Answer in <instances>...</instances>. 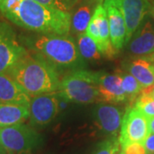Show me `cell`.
I'll return each mask as SVG.
<instances>
[{
  "instance_id": "6da1fadb",
  "label": "cell",
  "mask_w": 154,
  "mask_h": 154,
  "mask_svg": "<svg viewBox=\"0 0 154 154\" xmlns=\"http://www.w3.org/2000/svg\"><path fill=\"white\" fill-rule=\"evenodd\" d=\"M0 13L22 28L43 34L68 35L71 15L34 0H0Z\"/></svg>"
},
{
  "instance_id": "7a4b0ae2",
  "label": "cell",
  "mask_w": 154,
  "mask_h": 154,
  "mask_svg": "<svg viewBox=\"0 0 154 154\" xmlns=\"http://www.w3.org/2000/svg\"><path fill=\"white\" fill-rule=\"evenodd\" d=\"M31 97L57 92L60 78L56 68L40 55L28 51L6 71Z\"/></svg>"
},
{
  "instance_id": "3957f363",
  "label": "cell",
  "mask_w": 154,
  "mask_h": 154,
  "mask_svg": "<svg viewBox=\"0 0 154 154\" xmlns=\"http://www.w3.org/2000/svg\"><path fill=\"white\" fill-rule=\"evenodd\" d=\"M38 55L51 65L62 69H82V56L75 41L67 35L43 34L33 43Z\"/></svg>"
},
{
  "instance_id": "277c9868",
  "label": "cell",
  "mask_w": 154,
  "mask_h": 154,
  "mask_svg": "<svg viewBox=\"0 0 154 154\" xmlns=\"http://www.w3.org/2000/svg\"><path fill=\"white\" fill-rule=\"evenodd\" d=\"M99 73L77 69L67 74L60 81L57 92L59 98L77 104H92L101 101L99 90Z\"/></svg>"
},
{
  "instance_id": "5b68a950",
  "label": "cell",
  "mask_w": 154,
  "mask_h": 154,
  "mask_svg": "<svg viewBox=\"0 0 154 154\" xmlns=\"http://www.w3.org/2000/svg\"><path fill=\"white\" fill-rule=\"evenodd\" d=\"M42 144V138L33 128L22 123L0 128L2 154H33Z\"/></svg>"
},
{
  "instance_id": "8992f818",
  "label": "cell",
  "mask_w": 154,
  "mask_h": 154,
  "mask_svg": "<svg viewBox=\"0 0 154 154\" xmlns=\"http://www.w3.org/2000/svg\"><path fill=\"white\" fill-rule=\"evenodd\" d=\"M149 134L148 119L134 107H128L122 117L118 138L121 148L129 144H143Z\"/></svg>"
},
{
  "instance_id": "52a82bcc",
  "label": "cell",
  "mask_w": 154,
  "mask_h": 154,
  "mask_svg": "<svg viewBox=\"0 0 154 154\" xmlns=\"http://www.w3.org/2000/svg\"><path fill=\"white\" fill-rule=\"evenodd\" d=\"M58 99L57 92L33 96L28 106L31 122L34 125L44 126L54 120L59 111Z\"/></svg>"
},
{
  "instance_id": "ba28073f",
  "label": "cell",
  "mask_w": 154,
  "mask_h": 154,
  "mask_svg": "<svg viewBox=\"0 0 154 154\" xmlns=\"http://www.w3.org/2000/svg\"><path fill=\"white\" fill-rule=\"evenodd\" d=\"M126 23V43L132 38L144 17L151 10L148 0H114Z\"/></svg>"
},
{
  "instance_id": "9c48e42d",
  "label": "cell",
  "mask_w": 154,
  "mask_h": 154,
  "mask_svg": "<svg viewBox=\"0 0 154 154\" xmlns=\"http://www.w3.org/2000/svg\"><path fill=\"white\" fill-rule=\"evenodd\" d=\"M123 111L112 105H99L94 110V122L99 129L110 137H116L121 128Z\"/></svg>"
},
{
  "instance_id": "30bf717a",
  "label": "cell",
  "mask_w": 154,
  "mask_h": 154,
  "mask_svg": "<svg viewBox=\"0 0 154 154\" xmlns=\"http://www.w3.org/2000/svg\"><path fill=\"white\" fill-rule=\"evenodd\" d=\"M27 52L17 42L9 26L0 34V74L5 73L21 57Z\"/></svg>"
},
{
  "instance_id": "8fae6325",
  "label": "cell",
  "mask_w": 154,
  "mask_h": 154,
  "mask_svg": "<svg viewBox=\"0 0 154 154\" xmlns=\"http://www.w3.org/2000/svg\"><path fill=\"white\" fill-rule=\"evenodd\" d=\"M105 8L110 28V41L115 50H120L126 43L127 28L124 17L114 0H104Z\"/></svg>"
},
{
  "instance_id": "7c38bea8",
  "label": "cell",
  "mask_w": 154,
  "mask_h": 154,
  "mask_svg": "<svg viewBox=\"0 0 154 154\" xmlns=\"http://www.w3.org/2000/svg\"><path fill=\"white\" fill-rule=\"evenodd\" d=\"M99 90L102 101L120 104L127 101V96L122 88L119 74L99 73Z\"/></svg>"
},
{
  "instance_id": "4fadbf2b",
  "label": "cell",
  "mask_w": 154,
  "mask_h": 154,
  "mask_svg": "<svg viewBox=\"0 0 154 154\" xmlns=\"http://www.w3.org/2000/svg\"><path fill=\"white\" fill-rule=\"evenodd\" d=\"M31 98L10 75L6 72L0 74V101L17 103L28 107Z\"/></svg>"
},
{
  "instance_id": "5bb4252c",
  "label": "cell",
  "mask_w": 154,
  "mask_h": 154,
  "mask_svg": "<svg viewBox=\"0 0 154 154\" xmlns=\"http://www.w3.org/2000/svg\"><path fill=\"white\" fill-rule=\"evenodd\" d=\"M93 18L95 20L99 31V50L101 54L110 56L115 54L116 50L113 48L110 36V28L108 17L103 5H98L94 9Z\"/></svg>"
},
{
  "instance_id": "9a60e30c",
  "label": "cell",
  "mask_w": 154,
  "mask_h": 154,
  "mask_svg": "<svg viewBox=\"0 0 154 154\" xmlns=\"http://www.w3.org/2000/svg\"><path fill=\"white\" fill-rule=\"evenodd\" d=\"M128 49L134 55H149L154 53V27L152 22L145 23L129 43Z\"/></svg>"
},
{
  "instance_id": "2e32d148",
  "label": "cell",
  "mask_w": 154,
  "mask_h": 154,
  "mask_svg": "<svg viewBox=\"0 0 154 154\" xmlns=\"http://www.w3.org/2000/svg\"><path fill=\"white\" fill-rule=\"evenodd\" d=\"M29 116V108L26 105L0 101V128L22 123Z\"/></svg>"
},
{
  "instance_id": "e0dca14e",
  "label": "cell",
  "mask_w": 154,
  "mask_h": 154,
  "mask_svg": "<svg viewBox=\"0 0 154 154\" xmlns=\"http://www.w3.org/2000/svg\"><path fill=\"white\" fill-rule=\"evenodd\" d=\"M127 69L140 83L143 89L154 85V63L147 59L133 61L127 65Z\"/></svg>"
},
{
  "instance_id": "ac0fdd59",
  "label": "cell",
  "mask_w": 154,
  "mask_h": 154,
  "mask_svg": "<svg viewBox=\"0 0 154 154\" xmlns=\"http://www.w3.org/2000/svg\"><path fill=\"white\" fill-rule=\"evenodd\" d=\"M77 47L83 58L88 60H98L101 57L97 43L87 33H79Z\"/></svg>"
},
{
  "instance_id": "d6986e66",
  "label": "cell",
  "mask_w": 154,
  "mask_h": 154,
  "mask_svg": "<svg viewBox=\"0 0 154 154\" xmlns=\"http://www.w3.org/2000/svg\"><path fill=\"white\" fill-rule=\"evenodd\" d=\"M93 14L92 6L90 5L80 6L71 17V26L74 31L78 33H86Z\"/></svg>"
},
{
  "instance_id": "ffe728a7",
  "label": "cell",
  "mask_w": 154,
  "mask_h": 154,
  "mask_svg": "<svg viewBox=\"0 0 154 154\" xmlns=\"http://www.w3.org/2000/svg\"><path fill=\"white\" fill-rule=\"evenodd\" d=\"M118 74L121 78L122 88L127 96V101L133 102L136 100L143 90L140 83L129 73L127 74L120 72Z\"/></svg>"
},
{
  "instance_id": "44dd1931",
  "label": "cell",
  "mask_w": 154,
  "mask_h": 154,
  "mask_svg": "<svg viewBox=\"0 0 154 154\" xmlns=\"http://www.w3.org/2000/svg\"><path fill=\"white\" fill-rule=\"evenodd\" d=\"M134 107L147 119L154 116V98L149 94H140L135 100Z\"/></svg>"
},
{
  "instance_id": "7402d4cb",
  "label": "cell",
  "mask_w": 154,
  "mask_h": 154,
  "mask_svg": "<svg viewBox=\"0 0 154 154\" xmlns=\"http://www.w3.org/2000/svg\"><path fill=\"white\" fill-rule=\"evenodd\" d=\"M121 146L116 137H110L99 144L92 154H118Z\"/></svg>"
},
{
  "instance_id": "603a6c76",
  "label": "cell",
  "mask_w": 154,
  "mask_h": 154,
  "mask_svg": "<svg viewBox=\"0 0 154 154\" xmlns=\"http://www.w3.org/2000/svg\"><path fill=\"white\" fill-rule=\"evenodd\" d=\"M34 1L45 6H49L62 11L69 12L78 0H34Z\"/></svg>"
},
{
  "instance_id": "cb8c5ba5",
  "label": "cell",
  "mask_w": 154,
  "mask_h": 154,
  "mask_svg": "<svg viewBox=\"0 0 154 154\" xmlns=\"http://www.w3.org/2000/svg\"><path fill=\"white\" fill-rule=\"evenodd\" d=\"M125 154H146L143 144L133 143L122 149Z\"/></svg>"
},
{
  "instance_id": "d4e9b609",
  "label": "cell",
  "mask_w": 154,
  "mask_h": 154,
  "mask_svg": "<svg viewBox=\"0 0 154 154\" xmlns=\"http://www.w3.org/2000/svg\"><path fill=\"white\" fill-rule=\"evenodd\" d=\"M143 146L146 154H154V134H149L144 140Z\"/></svg>"
},
{
  "instance_id": "484cf974",
  "label": "cell",
  "mask_w": 154,
  "mask_h": 154,
  "mask_svg": "<svg viewBox=\"0 0 154 154\" xmlns=\"http://www.w3.org/2000/svg\"><path fill=\"white\" fill-rule=\"evenodd\" d=\"M141 94H149L150 96H152V97L154 98V85L152 86V87H150V88H144L143 90H142V92H141Z\"/></svg>"
},
{
  "instance_id": "4316f807",
  "label": "cell",
  "mask_w": 154,
  "mask_h": 154,
  "mask_svg": "<svg viewBox=\"0 0 154 154\" xmlns=\"http://www.w3.org/2000/svg\"><path fill=\"white\" fill-rule=\"evenodd\" d=\"M148 127L150 134H154V116L148 119Z\"/></svg>"
},
{
  "instance_id": "83f0119b",
  "label": "cell",
  "mask_w": 154,
  "mask_h": 154,
  "mask_svg": "<svg viewBox=\"0 0 154 154\" xmlns=\"http://www.w3.org/2000/svg\"><path fill=\"white\" fill-rule=\"evenodd\" d=\"M147 60H149L150 62H152V63H154V53L152 54V55L151 56V57H150V58H149V59H147Z\"/></svg>"
},
{
  "instance_id": "f1b7e54d",
  "label": "cell",
  "mask_w": 154,
  "mask_h": 154,
  "mask_svg": "<svg viewBox=\"0 0 154 154\" xmlns=\"http://www.w3.org/2000/svg\"><path fill=\"white\" fill-rule=\"evenodd\" d=\"M151 11H152V16H153L154 17V3L153 5H152V6L151 7Z\"/></svg>"
},
{
  "instance_id": "f546056e",
  "label": "cell",
  "mask_w": 154,
  "mask_h": 154,
  "mask_svg": "<svg viewBox=\"0 0 154 154\" xmlns=\"http://www.w3.org/2000/svg\"><path fill=\"white\" fill-rule=\"evenodd\" d=\"M118 154H125V153H124V152H123V151L122 150L121 152H119V153H118Z\"/></svg>"
},
{
  "instance_id": "4dcf8cb0",
  "label": "cell",
  "mask_w": 154,
  "mask_h": 154,
  "mask_svg": "<svg viewBox=\"0 0 154 154\" xmlns=\"http://www.w3.org/2000/svg\"><path fill=\"white\" fill-rule=\"evenodd\" d=\"M0 154H2V153H1V152H0Z\"/></svg>"
}]
</instances>
